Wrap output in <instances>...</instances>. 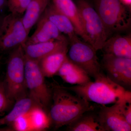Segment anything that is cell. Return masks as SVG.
<instances>
[{
	"label": "cell",
	"mask_w": 131,
	"mask_h": 131,
	"mask_svg": "<svg viewBox=\"0 0 131 131\" xmlns=\"http://www.w3.org/2000/svg\"><path fill=\"white\" fill-rule=\"evenodd\" d=\"M4 16L0 14V26H1V25L2 23L3 20V18H4Z\"/></svg>",
	"instance_id": "83f0119b"
},
{
	"label": "cell",
	"mask_w": 131,
	"mask_h": 131,
	"mask_svg": "<svg viewBox=\"0 0 131 131\" xmlns=\"http://www.w3.org/2000/svg\"><path fill=\"white\" fill-rule=\"evenodd\" d=\"M15 102L10 112L0 119V126L6 125L11 127L19 117L27 114L35 108L40 107L28 94L19 98Z\"/></svg>",
	"instance_id": "e0dca14e"
},
{
	"label": "cell",
	"mask_w": 131,
	"mask_h": 131,
	"mask_svg": "<svg viewBox=\"0 0 131 131\" xmlns=\"http://www.w3.org/2000/svg\"><path fill=\"white\" fill-rule=\"evenodd\" d=\"M51 89L52 104L48 115L50 124L56 129L69 125L84 113L95 108L89 102L56 83H52Z\"/></svg>",
	"instance_id": "6da1fadb"
},
{
	"label": "cell",
	"mask_w": 131,
	"mask_h": 131,
	"mask_svg": "<svg viewBox=\"0 0 131 131\" xmlns=\"http://www.w3.org/2000/svg\"><path fill=\"white\" fill-rule=\"evenodd\" d=\"M94 110L88 111L67 125L69 131H104L101 125L97 113Z\"/></svg>",
	"instance_id": "d6986e66"
},
{
	"label": "cell",
	"mask_w": 131,
	"mask_h": 131,
	"mask_svg": "<svg viewBox=\"0 0 131 131\" xmlns=\"http://www.w3.org/2000/svg\"><path fill=\"white\" fill-rule=\"evenodd\" d=\"M76 3L81 14L88 43L97 51L102 50L107 38L101 19L88 0H77Z\"/></svg>",
	"instance_id": "8992f818"
},
{
	"label": "cell",
	"mask_w": 131,
	"mask_h": 131,
	"mask_svg": "<svg viewBox=\"0 0 131 131\" xmlns=\"http://www.w3.org/2000/svg\"><path fill=\"white\" fill-rule=\"evenodd\" d=\"M28 114L19 117L15 121L11 127H12L13 129L16 131H26L31 130Z\"/></svg>",
	"instance_id": "603a6c76"
},
{
	"label": "cell",
	"mask_w": 131,
	"mask_h": 131,
	"mask_svg": "<svg viewBox=\"0 0 131 131\" xmlns=\"http://www.w3.org/2000/svg\"><path fill=\"white\" fill-rule=\"evenodd\" d=\"M31 0H7V7L10 13L23 15Z\"/></svg>",
	"instance_id": "7402d4cb"
},
{
	"label": "cell",
	"mask_w": 131,
	"mask_h": 131,
	"mask_svg": "<svg viewBox=\"0 0 131 131\" xmlns=\"http://www.w3.org/2000/svg\"><path fill=\"white\" fill-rule=\"evenodd\" d=\"M12 103L7 95L3 80H0V113L8 109Z\"/></svg>",
	"instance_id": "cb8c5ba5"
},
{
	"label": "cell",
	"mask_w": 131,
	"mask_h": 131,
	"mask_svg": "<svg viewBox=\"0 0 131 131\" xmlns=\"http://www.w3.org/2000/svg\"><path fill=\"white\" fill-rule=\"evenodd\" d=\"M7 0H0V13L7 7Z\"/></svg>",
	"instance_id": "4316f807"
},
{
	"label": "cell",
	"mask_w": 131,
	"mask_h": 131,
	"mask_svg": "<svg viewBox=\"0 0 131 131\" xmlns=\"http://www.w3.org/2000/svg\"><path fill=\"white\" fill-rule=\"evenodd\" d=\"M56 75L67 83L80 85L91 81L90 77L85 71L70 61L67 57Z\"/></svg>",
	"instance_id": "2e32d148"
},
{
	"label": "cell",
	"mask_w": 131,
	"mask_h": 131,
	"mask_svg": "<svg viewBox=\"0 0 131 131\" xmlns=\"http://www.w3.org/2000/svg\"><path fill=\"white\" fill-rule=\"evenodd\" d=\"M1 57H0V62H1Z\"/></svg>",
	"instance_id": "f1b7e54d"
},
{
	"label": "cell",
	"mask_w": 131,
	"mask_h": 131,
	"mask_svg": "<svg viewBox=\"0 0 131 131\" xmlns=\"http://www.w3.org/2000/svg\"><path fill=\"white\" fill-rule=\"evenodd\" d=\"M104 131H130L131 125L125 119L117 103L110 107L101 105L97 113Z\"/></svg>",
	"instance_id": "30bf717a"
},
{
	"label": "cell",
	"mask_w": 131,
	"mask_h": 131,
	"mask_svg": "<svg viewBox=\"0 0 131 131\" xmlns=\"http://www.w3.org/2000/svg\"><path fill=\"white\" fill-rule=\"evenodd\" d=\"M67 57L94 79L102 73L96 56L97 51L88 42L80 39L69 43Z\"/></svg>",
	"instance_id": "ba28073f"
},
{
	"label": "cell",
	"mask_w": 131,
	"mask_h": 131,
	"mask_svg": "<svg viewBox=\"0 0 131 131\" xmlns=\"http://www.w3.org/2000/svg\"><path fill=\"white\" fill-rule=\"evenodd\" d=\"M117 104L124 118L131 125V100L123 101Z\"/></svg>",
	"instance_id": "d4e9b609"
},
{
	"label": "cell",
	"mask_w": 131,
	"mask_h": 131,
	"mask_svg": "<svg viewBox=\"0 0 131 131\" xmlns=\"http://www.w3.org/2000/svg\"><path fill=\"white\" fill-rule=\"evenodd\" d=\"M23 15L10 13L4 16L0 26V53L9 52L25 43L28 37Z\"/></svg>",
	"instance_id": "52a82bcc"
},
{
	"label": "cell",
	"mask_w": 131,
	"mask_h": 131,
	"mask_svg": "<svg viewBox=\"0 0 131 131\" xmlns=\"http://www.w3.org/2000/svg\"><path fill=\"white\" fill-rule=\"evenodd\" d=\"M121 3L131 11V0H119Z\"/></svg>",
	"instance_id": "484cf974"
},
{
	"label": "cell",
	"mask_w": 131,
	"mask_h": 131,
	"mask_svg": "<svg viewBox=\"0 0 131 131\" xmlns=\"http://www.w3.org/2000/svg\"><path fill=\"white\" fill-rule=\"evenodd\" d=\"M68 47L54 51L39 61L40 69L45 77L51 78L56 75L67 57Z\"/></svg>",
	"instance_id": "ac0fdd59"
},
{
	"label": "cell",
	"mask_w": 131,
	"mask_h": 131,
	"mask_svg": "<svg viewBox=\"0 0 131 131\" xmlns=\"http://www.w3.org/2000/svg\"><path fill=\"white\" fill-rule=\"evenodd\" d=\"M54 7L69 19L73 23L76 32L83 41L88 42L81 14L73 0H51Z\"/></svg>",
	"instance_id": "7c38bea8"
},
{
	"label": "cell",
	"mask_w": 131,
	"mask_h": 131,
	"mask_svg": "<svg viewBox=\"0 0 131 131\" xmlns=\"http://www.w3.org/2000/svg\"><path fill=\"white\" fill-rule=\"evenodd\" d=\"M101 50L104 54L131 58L130 34L125 35L117 34L112 35L106 40Z\"/></svg>",
	"instance_id": "9a60e30c"
},
{
	"label": "cell",
	"mask_w": 131,
	"mask_h": 131,
	"mask_svg": "<svg viewBox=\"0 0 131 131\" xmlns=\"http://www.w3.org/2000/svg\"><path fill=\"white\" fill-rule=\"evenodd\" d=\"M43 15L54 24L60 32L67 37L69 43L80 39L70 20L57 9L51 2Z\"/></svg>",
	"instance_id": "5bb4252c"
},
{
	"label": "cell",
	"mask_w": 131,
	"mask_h": 131,
	"mask_svg": "<svg viewBox=\"0 0 131 131\" xmlns=\"http://www.w3.org/2000/svg\"><path fill=\"white\" fill-rule=\"evenodd\" d=\"M25 77L28 94L45 111L51 103V89L46 84L38 62L26 56Z\"/></svg>",
	"instance_id": "5b68a950"
},
{
	"label": "cell",
	"mask_w": 131,
	"mask_h": 131,
	"mask_svg": "<svg viewBox=\"0 0 131 131\" xmlns=\"http://www.w3.org/2000/svg\"><path fill=\"white\" fill-rule=\"evenodd\" d=\"M51 0H31L22 16L23 24L29 34L43 14Z\"/></svg>",
	"instance_id": "ffe728a7"
},
{
	"label": "cell",
	"mask_w": 131,
	"mask_h": 131,
	"mask_svg": "<svg viewBox=\"0 0 131 131\" xmlns=\"http://www.w3.org/2000/svg\"><path fill=\"white\" fill-rule=\"evenodd\" d=\"M36 24L35 31L30 37H28L25 44H30L52 40L69 41L67 37L43 15Z\"/></svg>",
	"instance_id": "8fae6325"
},
{
	"label": "cell",
	"mask_w": 131,
	"mask_h": 131,
	"mask_svg": "<svg viewBox=\"0 0 131 131\" xmlns=\"http://www.w3.org/2000/svg\"><path fill=\"white\" fill-rule=\"evenodd\" d=\"M68 41L52 40L47 42L22 45L26 57L39 62L49 54L57 50L68 47Z\"/></svg>",
	"instance_id": "4fadbf2b"
},
{
	"label": "cell",
	"mask_w": 131,
	"mask_h": 131,
	"mask_svg": "<svg viewBox=\"0 0 131 131\" xmlns=\"http://www.w3.org/2000/svg\"><path fill=\"white\" fill-rule=\"evenodd\" d=\"M28 115L31 130H44L50 124L48 115L40 107L35 108L28 113Z\"/></svg>",
	"instance_id": "44dd1931"
},
{
	"label": "cell",
	"mask_w": 131,
	"mask_h": 131,
	"mask_svg": "<svg viewBox=\"0 0 131 131\" xmlns=\"http://www.w3.org/2000/svg\"><path fill=\"white\" fill-rule=\"evenodd\" d=\"M101 65L112 81L130 90L131 87V58L103 54Z\"/></svg>",
	"instance_id": "9c48e42d"
},
{
	"label": "cell",
	"mask_w": 131,
	"mask_h": 131,
	"mask_svg": "<svg viewBox=\"0 0 131 131\" xmlns=\"http://www.w3.org/2000/svg\"><path fill=\"white\" fill-rule=\"evenodd\" d=\"M105 27L107 38L131 27V11L119 0H95L94 6Z\"/></svg>",
	"instance_id": "3957f363"
},
{
	"label": "cell",
	"mask_w": 131,
	"mask_h": 131,
	"mask_svg": "<svg viewBox=\"0 0 131 131\" xmlns=\"http://www.w3.org/2000/svg\"><path fill=\"white\" fill-rule=\"evenodd\" d=\"M94 82L71 87H63L84 100L101 105L116 104L131 100V92L114 83L102 72Z\"/></svg>",
	"instance_id": "7a4b0ae2"
},
{
	"label": "cell",
	"mask_w": 131,
	"mask_h": 131,
	"mask_svg": "<svg viewBox=\"0 0 131 131\" xmlns=\"http://www.w3.org/2000/svg\"><path fill=\"white\" fill-rule=\"evenodd\" d=\"M9 53L3 81L8 98L14 103L28 94L25 77V55L22 46Z\"/></svg>",
	"instance_id": "277c9868"
}]
</instances>
